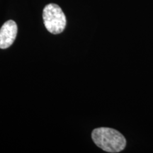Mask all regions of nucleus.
I'll return each mask as SVG.
<instances>
[{"mask_svg":"<svg viewBox=\"0 0 153 153\" xmlns=\"http://www.w3.org/2000/svg\"><path fill=\"white\" fill-rule=\"evenodd\" d=\"M94 143L101 150L108 152H119L126 145L125 137L120 132L110 128H98L92 131Z\"/></svg>","mask_w":153,"mask_h":153,"instance_id":"obj_1","label":"nucleus"},{"mask_svg":"<svg viewBox=\"0 0 153 153\" xmlns=\"http://www.w3.org/2000/svg\"><path fill=\"white\" fill-rule=\"evenodd\" d=\"M43 19L45 28L50 33H61L66 27V16L62 9L55 4H49L43 9Z\"/></svg>","mask_w":153,"mask_h":153,"instance_id":"obj_2","label":"nucleus"},{"mask_svg":"<svg viewBox=\"0 0 153 153\" xmlns=\"http://www.w3.org/2000/svg\"><path fill=\"white\" fill-rule=\"evenodd\" d=\"M16 23L13 20L6 22L0 28V48L7 49L12 45L16 38Z\"/></svg>","mask_w":153,"mask_h":153,"instance_id":"obj_3","label":"nucleus"}]
</instances>
